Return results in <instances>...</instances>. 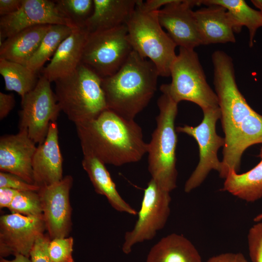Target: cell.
<instances>
[{
    "label": "cell",
    "instance_id": "obj_1",
    "mask_svg": "<svg viewBox=\"0 0 262 262\" xmlns=\"http://www.w3.org/2000/svg\"><path fill=\"white\" fill-rule=\"evenodd\" d=\"M213 84L221 112L225 144L219 176L238 173L242 156L249 147L262 144V115L246 102L237 86L231 57L222 50L213 52Z\"/></svg>",
    "mask_w": 262,
    "mask_h": 262
},
{
    "label": "cell",
    "instance_id": "obj_2",
    "mask_svg": "<svg viewBox=\"0 0 262 262\" xmlns=\"http://www.w3.org/2000/svg\"><path fill=\"white\" fill-rule=\"evenodd\" d=\"M75 126L83 155L105 164L119 166L138 162L147 153L148 143L140 126L108 109Z\"/></svg>",
    "mask_w": 262,
    "mask_h": 262
},
{
    "label": "cell",
    "instance_id": "obj_3",
    "mask_svg": "<svg viewBox=\"0 0 262 262\" xmlns=\"http://www.w3.org/2000/svg\"><path fill=\"white\" fill-rule=\"evenodd\" d=\"M159 76L154 64L133 50L117 72L101 79L107 109L134 120L153 97Z\"/></svg>",
    "mask_w": 262,
    "mask_h": 262
},
{
    "label": "cell",
    "instance_id": "obj_4",
    "mask_svg": "<svg viewBox=\"0 0 262 262\" xmlns=\"http://www.w3.org/2000/svg\"><path fill=\"white\" fill-rule=\"evenodd\" d=\"M159 110L156 127L148 143V170L163 190L171 192L177 187L176 150L178 142L175 121L178 104L162 93L157 101Z\"/></svg>",
    "mask_w": 262,
    "mask_h": 262
},
{
    "label": "cell",
    "instance_id": "obj_5",
    "mask_svg": "<svg viewBox=\"0 0 262 262\" xmlns=\"http://www.w3.org/2000/svg\"><path fill=\"white\" fill-rule=\"evenodd\" d=\"M54 82L61 111L75 125L92 120L107 109L101 79L82 63L72 74Z\"/></svg>",
    "mask_w": 262,
    "mask_h": 262
},
{
    "label": "cell",
    "instance_id": "obj_6",
    "mask_svg": "<svg viewBox=\"0 0 262 262\" xmlns=\"http://www.w3.org/2000/svg\"><path fill=\"white\" fill-rule=\"evenodd\" d=\"M158 11L145 12L136 6L126 24L128 37L133 50L151 61L160 76L169 77L177 45L161 26Z\"/></svg>",
    "mask_w": 262,
    "mask_h": 262
},
{
    "label": "cell",
    "instance_id": "obj_7",
    "mask_svg": "<svg viewBox=\"0 0 262 262\" xmlns=\"http://www.w3.org/2000/svg\"><path fill=\"white\" fill-rule=\"evenodd\" d=\"M171 82L160 89L178 104L188 101L197 105L202 111L219 107L218 98L208 83L194 49L180 48L179 54L170 68Z\"/></svg>",
    "mask_w": 262,
    "mask_h": 262
},
{
    "label": "cell",
    "instance_id": "obj_8",
    "mask_svg": "<svg viewBox=\"0 0 262 262\" xmlns=\"http://www.w3.org/2000/svg\"><path fill=\"white\" fill-rule=\"evenodd\" d=\"M132 50L126 24L88 33L82 63L103 79L117 72Z\"/></svg>",
    "mask_w": 262,
    "mask_h": 262
},
{
    "label": "cell",
    "instance_id": "obj_9",
    "mask_svg": "<svg viewBox=\"0 0 262 262\" xmlns=\"http://www.w3.org/2000/svg\"><path fill=\"white\" fill-rule=\"evenodd\" d=\"M201 123L193 127L187 125L179 126L176 131L185 133L193 137L199 148V161L193 173L186 180L184 191L189 193L200 185L213 170L220 172L221 162L217 153L225 144L224 138L216 132V124L221 117L219 107L203 111Z\"/></svg>",
    "mask_w": 262,
    "mask_h": 262
},
{
    "label": "cell",
    "instance_id": "obj_10",
    "mask_svg": "<svg viewBox=\"0 0 262 262\" xmlns=\"http://www.w3.org/2000/svg\"><path fill=\"white\" fill-rule=\"evenodd\" d=\"M50 83L42 75L34 88L21 98L19 130H26L38 145L44 141L50 123L56 121L62 111Z\"/></svg>",
    "mask_w": 262,
    "mask_h": 262
},
{
    "label": "cell",
    "instance_id": "obj_11",
    "mask_svg": "<svg viewBox=\"0 0 262 262\" xmlns=\"http://www.w3.org/2000/svg\"><path fill=\"white\" fill-rule=\"evenodd\" d=\"M170 192L161 188L151 179L144 190L138 219L133 228L125 233L122 250L129 254L136 244L151 240L163 229L169 217Z\"/></svg>",
    "mask_w": 262,
    "mask_h": 262
},
{
    "label": "cell",
    "instance_id": "obj_12",
    "mask_svg": "<svg viewBox=\"0 0 262 262\" xmlns=\"http://www.w3.org/2000/svg\"><path fill=\"white\" fill-rule=\"evenodd\" d=\"M39 25H64L79 28L58 7L54 0H23L16 12L0 16V46L18 32Z\"/></svg>",
    "mask_w": 262,
    "mask_h": 262
},
{
    "label": "cell",
    "instance_id": "obj_13",
    "mask_svg": "<svg viewBox=\"0 0 262 262\" xmlns=\"http://www.w3.org/2000/svg\"><path fill=\"white\" fill-rule=\"evenodd\" d=\"M46 229L43 215L25 216L12 213L0 218V258L21 254L30 257L36 239Z\"/></svg>",
    "mask_w": 262,
    "mask_h": 262
},
{
    "label": "cell",
    "instance_id": "obj_14",
    "mask_svg": "<svg viewBox=\"0 0 262 262\" xmlns=\"http://www.w3.org/2000/svg\"><path fill=\"white\" fill-rule=\"evenodd\" d=\"M73 181L72 177L67 175L60 181L41 187L38 191L46 229L50 239L68 237L71 231L69 193Z\"/></svg>",
    "mask_w": 262,
    "mask_h": 262
},
{
    "label": "cell",
    "instance_id": "obj_15",
    "mask_svg": "<svg viewBox=\"0 0 262 262\" xmlns=\"http://www.w3.org/2000/svg\"><path fill=\"white\" fill-rule=\"evenodd\" d=\"M199 0H173L158 11L159 21L180 48L194 49L201 45L192 8Z\"/></svg>",
    "mask_w": 262,
    "mask_h": 262
},
{
    "label": "cell",
    "instance_id": "obj_16",
    "mask_svg": "<svg viewBox=\"0 0 262 262\" xmlns=\"http://www.w3.org/2000/svg\"><path fill=\"white\" fill-rule=\"evenodd\" d=\"M37 148L26 130L0 138V170L33 184L32 163Z\"/></svg>",
    "mask_w": 262,
    "mask_h": 262
},
{
    "label": "cell",
    "instance_id": "obj_17",
    "mask_svg": "<svg viewBox=\"0 0 262 262\" xmlns=\"http://www.w3.org/2000/svg\"><path fill=\"white\" fill-rule=\"evenodd\" d=\"M63 159L61 152L56 121L51 122L44 141L38 145L33 163L34 184L49 186L63 179Z\"/></svg>",
    "mask_w": 262,
    "mask_h": 262
},
{
    "label": "cell",
    "instance_id": "obj_18",
    "mask_svg": "<svg viewBox=\"0 0 262 262\" xmlns=\"http://www.w3.org/2000/svg\"><path fill=\"white\" fill-rule=\"evenodd\" d=\"M194 15L201 45L236 42L234 22L224 7L206 5L194 11Z\"/></svg>",
    "mask_w": 262,
    "mask_h": 262
},
{
    "label": "cell",
    "instance_id": "obj_19",
    "mask_svg": "<svg viewBox=\"0 0 262 262\" xmlns=\"http://www.w3.org/2000/svg\"><path fill=\"white\" fill-rule=\"evenodd\" d=\"M88 34L84 28L74 29L61 43L49 64L43 68L42 76L51 82L72 74L82 63Z\"/></svg>",
    "mask_w": 262,
    "mask_h": 262
},
{
    "label": "cell",
    "instance_id": "obj_20",
    "mask_svg": "<svg viewBox=\"0 0 262 262\" xmlns=\"http://www.w3.org/2000/svg\"><path fill=\"white\" fill-rule=\"evenodd\" d=\"M94 9L84 28L88 33L115 28L127 22L138 0H93Z\"/></svg>",
    "mask_w": 262,
    "mask_h": 262
},
{
    "label": "cell",
    "instance_id": "obj_21",
    "mask_svg": "<svg viewBox=\"0 0 262 262\" xmlns=\"http://www.w3.org/2000/svg\"><path fill=\"white\" fill-rule=\"evenodd\" d=\"M50 25L30 27L6 38L0 46V58L26 66Z\"/></svg>",
    "mask_w": 262,
    "mask_h": 262
},
{
    "label": "cell",
    "instance_id": "obj_22",
    "mask_svg": "<svg viewBox=\"0 0 262 262\" xmlns=\"http://www.w3.org/2000/svg\"><path fill=\"white\" fill-rule=\"evenodd\" d=\"M82 164L96 193L105 196L114 209L131 215L137 214L135 209L128 204L118 192L104 163L93 156L83 155Z\"/></svg>",
    "mask_w": 262,
    "mask_h": 262
},
{
    "label": "cell",
    "instance_id": "obj_23",
    "mask_svg": "<svg viewBox=\"0 0 262 262\" xmlns=\"http://www.w3.org/2000/svg\"><path fill=\"white\" fill-rule=\"evenodd\" d=\"M146 262H202V259L190 240L182 235L171 233L151 247Z\"/></svg>",
    "mask_w": 262,
    "mask_h": 262
},
{
    "label": "cell",
    "instance_id": "obj_24",
    "mask_svg": "<svg viewBox=\"0 0 262 262\" xmlns=\"http://www.w3.org/2000/svg\"><path fill=\"white\" fill-rule=\"evenodd\" d=\"M259 157L261 161L250 170L242 174L230 171L222 190L248 202L262 198V147Z\"/></svg>",
    "mask_w": 262,
    "mask_h": 262
},
{
    "label": "cell",
    "instance_id": "obj_25",
    "mask_svg": "<svg viewBox=\"0 0 262 262\" xmlns=\"http://www.w3.org/2000/svg\"><path fill=\"white\" fill-rule=\"evenodd\" d=\"M205 5H219L224 7L233 20L236 33H239L243 26L249 32V45L252 47L258 29L262 27V12L248 6L243 0H199Z\"/></svg>",
    "mask_w": 262,
    "mask_h": 262
},
{
    "label": "cell",
    "instance_id": "obj_26",
    "mask_svg": "<svg viewBox=\"0 0 262 262\" xmlns=\"http://www.w3.org/2000/svg\"><path fill=\"white\" fill-rule=\"evenodd\" d=\"M0 73L5 90L15 91L21 98L34 88L39 78L37 74L19 63L0 58Z\"/></svg>",
    "mask_w": 262,
    "mask_h": 262
},
{
    "label": "cell",
    "instance_id": "obj_27",
    "mask_svg": "<svg viewBox=\"0 0 262 262\" xmlns=\"http://www.w3.org/2000/svg\"><path fill=\"white\" fill-rule=\"evenodd\" d=\"M74 29L64 25H50L39 48L26 65L27 67L37 73Z\"/></svg>",
    "mask_w": 262,
    "mask_h": 262
},
{
    "label": "cell",
    "instance_id": "obj_28",
    "mask_svg": "<svg viewBox=\"0 0 262 262\" xmlns=\"http://www.w3.org/2000/svg\"><path fill=\"white\" fill-rule=\"evenodd\" d=\"M8 209L12 213L25 216L43 215L42 202L38 191H18Z\"/></svg>",
    "mask_w": 262,
    "mask_h": 262
},
{
    "label": "cell",
    "instance_id": "obj_29",
    "mask_svg": "<svg viewBox=\"0 0 262 262\" xmlns=\"http://www.w3.org/2000/svg\"><path fill=\"white\" fill-rule=\"evenodd\" d=\"M54 1L60 9L79 27L84 28L94 9L93 0Z\"/></svg>",
    "mask_w": 262,
    "mask_h": 262
},
{
    "label": "cell",
    "instance_id": "obj_30",
    "mask_svg": "<svg viewBox=\"0 0 262 262\" xmlns=\"http://www.w3.org/2000/svg\"><path fill=\"white\" fill-rule=\"evenodd\" d=\"M74 240L72 237L51 239L49 250L52 262H74L72 256Z\"/></svg>",
    "mask_w": 262,
    "mask_h": 262
},
{
    "label": "cell",
    "instance_id": "obj_31",
    "mask_svg": "<svg viewBox=\"0 0 262 262\" xmlns=\"http://www.w3.org/2000/svg\"><path fill=\"white\" fill-rule=\"evenodd\" d=\"M249 254L252 262H262V221L257 222L247 235Z\"/></svg>",
    "mask_w": 262,
    "mask_h": 262
},
{
    "label": "cell",
    "instance_id": "obj_32",
    "mask_svg": "<svg viewBox=\"0 0 262 262\" xmlns=\"http://www.w3.org/2000/svg\"><path fill=\"white\" fill-rule=\"evenodd\" d=\"M0 188H8L18 191H38L40 187L29 183L20 177L7 172H0Z\"/></svg>",
    "mask_w": 262,
    "mask_h": 262
},
{
    "label": "cell",
    "instance_id": "obj_33",
    "mask_svg": "<svg viewBox=\"0 0 262 262\" xmlns=\"http://www.w3.org/2000/svg\"><path fill=\"white\" fill-rule=\"evenodd\" d=\"M50 240L49 235L45 234L36 239L30 254L32 262H52L49 250Z\"/></svg>",
    "mask_w": 262,
    "mask_h": 262
},
{
    "label": "cell",
    "instance_id": "obj_34",
    "mask_svg": "<svg viewBox=\"0 0 262 262\" xmlns=\"http://www.w3.org/2000/svg\"><path fill=\"white\" fill-rule=\"evenodd\" d=\"M15 99L12 94L0 92V119L5 118L14 108Z\"/></svg>",
    "mask_w": 262,
    "mask_h": 262
},
{
    "label": "cell",
    "instance_id": "obj_35",
    "mask_svg": "<svg viewBox=\"0 0 262 262\" xmlns=\"http://www.w3.org/2000/svg\"><path fill=\"white\" fill-rule=\"evenodd\" d=\"M207 262H248L241 253L227 252L211 257Z\"/></svg>",
    "mask_w": 262,
    "mask_h": 262
},
{
    "label": "cell",
    "instance_id": "obj_36",
    "mask_svg": "<svg viewBox=\"0 0 262 262\" xmlns=\"http://www.w3.org/2000/svg\"><path fill=\"white\" fill-rule=\"evenodd\" d=\"M23 0H0V15L6 16L17 11L21 7Z\"/></svg>",
    "mask_w": 262,
    "mask_h": 262
},
{
    "label": "cell",
    "instance_id": "obj_37",
    "mask_svg": "<svg viewBox=\"0 0 262 262\" xmlns=\"http://www.w3.org/2000/svg\"><path fill=\"white\" fill-rule=\"evenodd\" d=\"M18 191L8 188H0V207L8 208Z\"/></svg>",
    "mask_w": 262,
    "mask_h": 262
},
{
    "label": "cell",
    "instance_id": "obj_38",
    "mask_svg": "<svg viewBox=\"0 0 262 262\" xmlns=\"http://www.w3.org/2000/svg\"><path fill=\"white\" fill-rule=\"evenodd\" d=\"M12 260H7L4 258H0V262H32L29 257L21 254H17Z\"/></svg>",
    "mask_w": 262,
    "mask_h": 262
},
{
    "label": "cell",
    "instance_id": "obj_39",
    "mask_svg": "<svg viewBox=\"0 0 262 262\" xmlns=\"http://www.w3.org/2000/svg\"><path fill=\"white\" fill-rule=\"evenodd\" d=\"M251 2L260 11L262 12V0H252Z\"/></svg>",
    "mask_w": 262,
    "mask_h": 262
},
{
    "label": "cell",
    "instance_id": "obj_40",
    "mask_svg": "<svg viewBox=\"0 0 262 262\" xmlns=\"http://www.w3.org/2000/svg\"><path fill=\"white\" fill-rule=\"evenodd\" d=\"M254 221L256 222L262 221V213L256 215L254 218Z\"/></svg>",
    "mask_w": 262,
    "mask_h": 262
}]
</instances>
